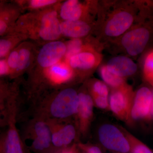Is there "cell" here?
Listing matches in <instances>:
<instances>
[{
    "instance_id": "cell-28",
    "label": "cell",
    "mask_w": 153,
    "mask_h": 153,
    "mask_svg": "<svg viewBox=\"0 0 153 153\" xmlns=\"http://www.w3.org/2000/svg\"><path fill=\"white\" fill-rule=\"evenodd\" d=\"M57 2L55 0H31L29 2V5L33 9H39L51 5Z\"/></svg>"
},
{
    "instance_id": "cell-23",
    "label": "cell",
    "mask_w": 153,
    "mask_h": 153,
    "mask_svg": "<svg viewBox=\"0 0 153 153\" xmlns=\"http://www.w3.org/2000/svg\"><path fill=\"white\" fill-rule=\"evenodd\" d=\"M143 72L147 81L153 76V49L148 52L144 60Z\"/></svg>"
},
{
    "instance_id": "cell-12",
    "label": "cell",
    "mask_w": 153,
    "mask_h": 153,
    "mask_svg": "<svg viewBox=\"0 0 153 153\" xmlns=\"http://www.w3.org/2000/svg\"><path fill=\"white\" fill-rule=\"evenodd\" d=\"M106 66L110 71L123 78L134 75L137 70V64L130 58L123 56L113 57Z\"/></svg>"
},
{
    "instance_id": "cell-35",
    "label": "cell",
    "mask_w": 153,
    "mask_h": 153,
    "mask_svg": "<svg viewBox=\"0 0 153 153\" xmlns=\"http://www.w3.org/2000/svg\"><path fill=\"white\" fill-rule=\"evenodd\" d=\"M27 153H30V151H29L28 149H27Z\"/></svg>"
},
{
    "instance_id": "cell-3",
    "label": "cell",
    "mask_w": 153,
    "mask_h": 153,
    "mask_svg": "<svg viewBox=\"0 0 153 153\" xmlns=\"http://www.w3.org/2000/svg\"><path fill=\"white\" fill-rule=\"evenodd\" d=\"M134 93L126 84L113 91L109 99V108L121 120L128 122L131 119V111Z\"/></svg>"
},
{
    "instance_id": "cell-13",
    "label": "cell",
    "mask_w": 153,
    "mask_h": 153,
    "mask_svg": "<svg viewBox=\"0 0 153 153\" xmlns=\"http://www.w3.org/2000/svg\"><path fill=\"white\" fill-rule=\"evenodd\" d=\"M18 9L14 5L2 1L0 4V36L11 33L18 19Z\"/></svg>"
},
{
    "instance_id": "cell-9",
    "label": "cell",
    "mask_w": 153,
    "mask_h": 153,
    "mask_svg": "<svg viewBox=\"0 0 153 153\" xmlns=\"http://www.w3.org/2000/svg\"><path fill=\"white\" fill-rule=\"evenodd\" d=\"M134 21V16L131 13L125 10L117 12L107 22L105 33L109 37L120 36L129 29Z\"/></svg>"
},
{
    "instance_id": "cell-38",
    "label": "cell",
    "mask_w": 153,
    "mask_h": 153,
    "mask_svg": "<svg viewBox=\"0 0 153 153\" xmlns=\"http://www.w3.org/2000/svg\"><path fill=\"white\" fill-rule=\"evenodd\" d=\"M84 153H85V152H84Z\"/></svg>"
},
{
    "instance_id": "cell-27",
    "label": "cell",
    "mask_w": 153,
    "mask_h": 153,
    "mask_svg": "<svg viewBox=\"0 0 153 153\" xmlns=\"http://www.w3.org/2000/svg\"><path fill=\"white\" fill-rule=\"evenodd\" d=\"M93 100L94 105L97 107L102 109L109 108L108 97L98 95H91Z\"/></svg>"
},
{
    "instance_id": "cell-10",
    "label": "cell",
    "mask_w": 153,
    "mask_h": 153,
    "mask_svg": "<svg viewBox=\"0 0 153 153\" xmlns=\"http://www.w3.org/2000/svg\"><path fill=\"white\" fill-rule=\"evenodd\" d=\"M51 130V141L55 149H64L67 147L75 139L76 129L74 126L67 124H54L48 122Z\"/></svg>"
},
{
    "instance_id": "cell-2",
    "label": "cell",
    "mask_w": 153,
    "mask_h": 153,
    "mask_svg": "<svg viewBox=\"0 0 153 153\" xmlns=\"http://www.w3.org/2000/svg\"><path fill=\"white\" fill-rule=\"evenodd\" d=\"M78 106V94L73 88H65L52 100L48 108V111L55 120L65 119L76 115Z\"/></svg>"
},
{
    "instance_id": "cell-36",
    "label": "cell",
    "mask_w": 153,
    "mask_h": 153,
    "mask_svg": "<svg viewBox=\"0 0 153 153\" xmlns=\"http://www.w3.org/2000/svg\"><path fill=\"white\" fill-rule=\"evenodd\" d=\"M2 1H0V4H1V3Z\"/></svg>"
},
{
    "instance_id": "cell-7",
    "label": "cell",
    "mask_w": 153,
    "mask_h": 153,
    "mask_svg": "<svg viewBox=\"0 0 153 153\" xmlns=\"http://www.w3.org/2000/svg\"><path fill=\"white\" fill-rule=\"evenodd\" d=\"M66 46L60 41H52L45 44L40 49L37 61L43 68H49L59 63L66 55Z\"/></svg>"
},
{
    "instance_id": "cell-6",
    "label": "cell",
    "mask_w": 153,
    "mask_h": 153,
    "mask_svg": "<svg viewBox=\"0 0 153 153\" xmlns=\"http://www.w3.org/2000/svg\"><path fill=\"white\" fill-rule=\"evenodd\" d=\"M153 91L147 86L140 88L134 93L131 111V118L134 120H151V105Z\"/></svg>"
},
{
    "instance_id": "cell-26",
    "label": "cell",
    "mask_w": 153,
    "mask_h": 153,
    "mask_svg": "<svg viewBox=\"0 0 153 153\" xmlns=\"http://www.w3.org/2000/svg\"><path fill=\"white\" fill-rule=\"evenodd\" d=\"M7 63L10 71V74L16 73L19 61V51L18 49H14L6 57Z\"/></svg>"
},
{
    "instance_id": "cell-1",
    "label": "cell",
    "mask_w": 153,
    "mask_h": 153,
    "mask_svg": "<svg viewBox=\"0 0 153 153\" xmlns=\"http://www.w3.org/2000/svg\"><path fill=\"white\" fill-rule=\"evenodd\" d=\"M141 22L126 33L122 38V45L131 56L141 54L147 47L153 34V19Z\"/></svg>"
},
{
    "instance_id": "cell-19",
    "label": "cell",
    "mask_w": 153,
    "mask_h": 153,
    "mask_svg": "<svg viewBox=\"0 0 153 153\" xmlns=\"http://www.w3.org/2000/svg\"><path fill=\"white\" fill-rule=\"evenodd\" d=\"M18 34H9L0 38V59L7 57L19 42Z\"/></svg>"
},
{
    "instance_id": "cell-20",
    "label": "cell",
    "mask_w": 153,
    "mask_h": 153,
    "mask_svg": "<svg viewBox=\"0 0 153 153\" xmlns=\"http://www.w3.org/2000/svg\"><path fill=\"white\" fill-rule=\"evenodd\" d=\"M100 74L105 83L114 89L122 87L126 84L124 78L117 76L109 71L106 65L100 69Z\"/></svg>"
},
{
    "instance_id": "cell-29",
    "label": "cell",
    "mask_w": 153,
    "mask_h": 153,
    "mask_svg": "<svg viewBox=\"0 0 153 153\" xmlns=\"http://www.w3.org/2000/svg\"><path fill=\"white\" fill-rule=\"evenodd\" d=\"M78 145V147L85 153H102L100 149L96 146L82 143Z\"/></svg>"
},
{
    "instance_id": "cell-17",
    "label": "cell",
    "mask_w": 153,
    "mask_h": 153,
    "mask_svg": "<svg viewBox=\"0 0 153 153\" xmlns=\"http://www.w3.org/2000/svg\"><path fill=\"white\" fill-rule=\"evenodd\" d=\"M68 64L57 63L49 68L48 76L55 84H61L68 81L73 76V71Z\"/></svg>"
},
{
    "instance_id": "cell-22",
    "label": "cell",
    "mask_w": 153,
    "mask_h": 153,
    "mask_svg": "<svg viewBox=\"0 0 153 153\" xmlns=\"http://www.w3.org/2000/svg\"><path fill=\"white\" fill-rule=\"evenodd\" d=\"M19 61L16 72L25 70L30 66L31 61V52L26 48H21L18 49Z\"/></svg>"
},
{
    "instance_id": "cell-15",
    "label": "cell",
    "mask_w": 153,
    "mask_h": 153,
    "mask_svg": "<svg viewBox=\"0 0 153 153\" xmlns=\"http://www.w3.org/2000/svg\"><path fill=\"white\" fill-rule=\"evenodd\" d=\"M91 30L90 26L82 20L63 21L61 23V35L73 39L87 36Z\"/></svg>"
},
{
    "instance_id": "cell-31",
    "label": "cell",
    "mask_w": 153,
    "mask_h": 153,
    "mask_svg": "<svg viewBox=\"0 0 153 153\" xmlns=\"http://www.w3.org/2000/svg\"><path fill=\"white\" fill-rule=\"evenodd\" d=\"M57 153H77L76 145H74L69 147L64 148Z\"/></svg>"
},
{
    "instance_id": "cell-21",
    "label": "cell",
    "mask_w": 153,
    "mask_h": 153,
    "mask_svg": "<svg viewBox=\"0 0 153 153\" xmlns=\"http://www.w3.org/2000/svg\"><path fill=\"white\" fill-rule=\"evenodd\" d=\"M124 132L130 145L131 153H153L152 151L146 145L126 130H124Z\"/></svg>"
},
{
    "instance_id": "cell-30",
    "label": "cell",
    "mask_w": 153,
    "mask_h": 153,
    "mask_svg": "<svg viewBox=\"0 0 153 153\" xmlns=\"http://www.w3.org/2000/svg\"><path fill=\"white\" fill-rule=\"evenodd\" d=\"M10 74V71L6 59H0V76Z\"/></svg>"
},
{
    "instance_id": "cell-34",
    "label": "cell",
    "mask_w": 153,
    "mask_h": 153,
    "mask_svg": "<svg viewBox=\"0 0 153 153\" xmlns=\"http://www.w3.org/2000/svg\"><path fill=\"white\" fill-rule=\"evenodd\" d=\"M147 82H149L153 87V76L152 78H151L150 79H149V80L147 81Z\"/></svg>"
},
{
    "instance_id": "cell-33",
    "label": "cell",
    "mask_w": 153,
    "mask_h": 153,
    "mask_svg": "<svg viewBox=\"0 0 153 153\" xmlns=\"http://www.w3.org/2000/svg\"><path fill=\"white\" fill-rule=\"evenodd\" d=\"M150 116L151 120L153 119V96L152 100V105H151Z\"/></svg>"
},
{
    "instance_id": "cell-24",
    "label": "cell",
    "mask_w": 153,
    "mask_h": 153,
    "mask_svg": "<svg viewBox=\"0 0 153 153\" xmlns=\"http://www.w3.org/2000/svg\"><path fill=\"white\" fill-rule=\"evenodd\" d=\"M66 46V58L68 60L70 57L82 51V43L79 39H73L68 42Z\"/></svg>"
},
{
    "instance_id": "cell-4",
    "label": "cell",
    "mask_w": 153,
    "mask_h": 153,
    "mask_svg": "<svg viewBox=\"0 0 153 153\" xmlns=\"http://www.w3.org/2000/svg\"><path fill=\"white\" fill-rule=\"evenodd\" d=\"M98 134L100 141L108 149L119 153L130 152V145L124 132L116 126L103 125L99 129Z\"/></svg>"
},
{
    "instance_id": "cell-11",
    "label": "cell",
    "mask_w": 153,
    "mask_h": 153,
    "mask_svg": "<svg viewBox=\"0 0 153 153\" xmlns=\"http://www.w3.org/2000/svg\"><path fill=\"white\" fill-rule=\"evenodd\" d=\"M79 106L77 115L78 126L81 133L87 132L90 126L93 116L94 105L91 96L87 93L78 94Z\"/></svg>"
},
{
    "instance_id": "cell-14",
    "label": "cell",
    "mask_w": 153,
    "mask_h": 153,
    "mask_svg": "<svg viewBox=\"0 0 153 153\" xmlns=\"http://www.w3.org/2000/svg\"><path fill=\"white\" fill-rule=\"evenodd\" d=\"M68 64L72 69L91 70L98 65V55L91 51H81L68 60Z\"/></svg>"
},
{
    "instance_id": "cell-8",
    "label": "cell",
    "mask_w": 153,
    "mask_h": 153,
    "mask_svg": "<svg viewBox=\"0 0 153 153\" xmlns=\"http://www.w3.org/2000/svg\"><path fill=\"white\" fill-rule=\"evenodd\" d=\"M38 36L45 41H55L61 35V23L57 18V12H46L41 17L39 23Z\"/></svg>"
},
{
    "instance_id": "cell-5",
    "label": "cell",
    "mask_w": 153,
    "mask_h": 153,
    "mask_svg": "<svg viewBox=\"0 0 153 153\" xmlns=\"http://www.w3.org/2000/svg\"><path fill=\"white\" fill-rule=\"evenodd\" d=\"M32 128V150L36 153H51L53 147L49 123L39 120L34 122Z\"/></svg>"
},
{
    "instance_id": "cell-25",
    "label": "cell",
    "mask_w": 153,
    "mask_h": 153,
    "mask_svg": "<svg viewBox=\"0 0 153 153\" xmlns=\"http://www.w3.org/2000/svg\"><path fill=\"white\" fill-rule=\"evenodd\" d=\"M91 95H98L108 97L109 90L105 82L100 80H96L91 87Z\"/></svg>"
},
{
    "instance_id": "cell-32",
    "label": "cell",
    "mask_w": 153,
    "mask_h": 153,
    "mask_svg": "<svg viewBox=\"0 0 153 153\" xmlns=\"http://www.w3.org/2000/svg\"><path fill=\"white\" fill-rule=\"evenodd\" d=\"M7 91V87L0 81V98L5 95Z\"/></svg>"
},
{
    "instance_id": "cell-16",
    "label": "cell",
    "mask_w": 153,
    "mask_h": 153,
    "mask_svg": "<svg viewBox=\"0 0 153 153\" xmlns=\"http://www.w3.org/2000/svg\"><path fill=\"white\" fill-rule=\"evenodd\" d=\"M27 151L15 124L11 123L4 143V153H27Z\"/></svg>"
},
{
    "instance_id": "cell-18",
    "label": "cell",
    "mask_w": 153,
    "mask_h": 153,
    "mask_svg": "<svg viewBox=\"0 0 153 153\" xmlns=\"http://www.w3.org/2000/svg\"><path fill=\"white\" fill-rule=\"evenodd\" d=\"M83 12L82 5L77 0H68L60 7V16L64 21L79 20Z\"/></svg>"
},
{
    "instance_id": "cell-37",
    "label": "cell",
    "mask_w": 153,
    "mask_h": 153,
    "mask_svg": "<svg viewBox=\"0 0 153 153\" xmlns=\"http://www.w3.org/2000/svg\"><path fill=\"white\" fill-rule=\"evenodd\" d=\"M0 121H1V117H0Z\"/></svg>"
}]
</instances>
